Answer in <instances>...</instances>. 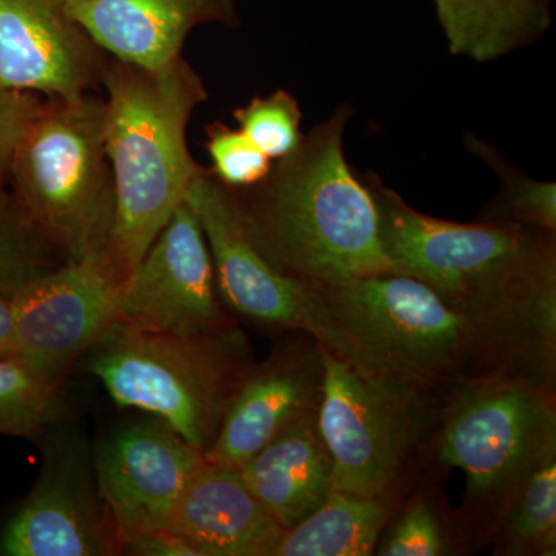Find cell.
Instances as JSON below:
<instances>
[{"instance_id": "277c9868", "label": "cell", "mask_w": 556, "mask_h": 556, "mask_svg": "<svg viewBox=\"0 0 556 556\" xmlns=\"http://www.w3.org/2000/svg\"><path fill=\"white\" fill-rule=\"evenodd\" d=\"M101 86L105 155L115 185L108 252L126 280L204 170L188 148V127L207 101V89L182 56L161 68L109 56Z\"/></svg>"}, {"instance_id": "5b68a950", "label": "cell", "mask_w": 556, "mask_h": 556, "mask_svg": "<svg viewBox=\"0 0 556 556\" xmlns=\"http://www.w3.org/2000/svg\"><path fill=\"white\" fill-rule=\"evenodd\" d=\"M424 452L466 473L467 525L492 536L527 479L556 460L554 388L510 371L459 380L438 394Z\"/></svg>"}, {"instance_id": "83f0119b", "label": "cell", "mask_w": 556, "mask_h": 556, "mask_svg": "<svg viewBox=\"0 0 556 556\" xmlns=\"http://www.w3.org/2000/svg\"><path fill=\"white\" fill-rule=\"evenodd\" d=\"M40 101L39 94L11 89L0 83V188L9 181L14 150Z\"/></svg>"}, {"instance_id": "9c48e42d", "label": "cell", "mask_w": 556, "mask_h": 556, "mask_svg": "<svg viewBox=\"0 0 556 556\" xmlns=\"http://www.w3.org/2000/svg\"><path fill=\"white\" fill-rule=\"evenodd\" d=\"M185 201L206 237L226 308L270 334L306 332L331 353L353 362L345 332L320 292L274 268L248 239L232 189L204 167Z\"/></svg>"}, {"instance_id": "603a6c76", "label": "cell", "mask_w": 556, "mask_h": 556, "mask_svg": "<svg viewBox=\"0 0 556 556\" xmlns=\"http://www.w3.org/2000/svg\"><path fill=\"white\" fill-rule=\"evenodd\" d=\"M495 555L556 554V460L538 468L493 530Z\"/></svg>"}, {"instance_id": "e0dca14e", "label": "cell", "mask_w": 556, "mask_h": 556, "mask_svg": "<svg viewBox=\"0 0 556 556\" xmlns=\"http://www.w3.org/2000/svg\"><path fill=\"white\" fill-rule=\"evenodd\" d=\"M169 529L200 556H274L285 533L248 489L239 467L206 457L179 497Z\"/></svg>"}, {"instance_id": "ba28073f", "label": "cell", "mask_w": 556, "mask_h": 556, "mask_svg": "<svg viewBox=\"0 0 556 556\" xmlns=\"http://www.w3.org/2000/svg\"><path fill=\"white\" fill-rule=\"evenodd\" d=\"M437 397L325 348L317 424L332 460V490L399 496L433 422Z\"/></svg>"}, {"instance_id": "d4e9b609", "label": "cell", "mask_w": 556, "mask_h": 556, "mask_svg": "<svg viewBox=\"0 0 556 556\" xmlns=\"http://www.w3.org/2000/svg\"><path fill=\"white\" fill-rule=\"evenodd\" d=\"M447 515L427 492L409 497L388 522L375 555L442 556L456 554Z\"/></svg>"}, {"instance_id": "8fae6325", "label": "cell", "mask_w": 556, "mask_h": 556, "mask_svg": "<svg viewBox=\"0 0 556 556\" xmlns=\"http://www.w3.org/2000/svg\"><path fill=\"white\" fill-rule=\"evenodd\" d=\"M43 463L31 492L0 532V556L118 555L115 527L79 438L46 434Z\"/></svg>"}, {"instance_id": "52a82bcc", "label": "cell", "mask_w": 556, "mask_h": 556, "mask_svg": "<svg viewBox=\"0 0 556 556\" xmlns=\"http://www.w3.org/2000/svg\"><path fill=\"white\" fill-rule=\"evenodd\" d=\"M11 192L65 262L109 251L115 185L104 100L43 98L11 159Z\"/></svg>"}, {"instance_id": "3957f363", "label": "cell", "mask_w": 556, "mask_h": 556, "mask_svg": "<svg viewBox=\"0 0 556 556\" xmlns=\"http://www.w3.org/2000/svg\"><path fill=\"white\" fill-rule=\"evenodd\" d=\"M316 289L361 367L434 397L459 380L495 371L543 383L511 332L415 277L383 273Z\"/></svg>"}, {"instance_id": "484cf974", "label": "cell", "mask_w": 556, "mask_h": 556, "mask_svg": "<svg viewBox=\"0 0 556 556\" xmlns=\"http://www.w3.org/2000/svg\"><path fill=\"white\" fill-rule=\"evenodd\" d=\"M232 115L239 129L273 161L291 155L305 138L302 108L298 98L285 89L254 97Z\"/></svg>"}, {"instance_id": "2e32d148", "label": "cell", "mask_w": 556, "mask_h": 556, "mask_svg": "<svg viewBox=\"0 0 556 556\" xmlns=\"http://www.w3.org/2000/svg\"><path fill=\"white\" fill-rule=\"evenodd\" d=\"M68 13L113 60L161 68L200 25L240 27L236 0H68Z\"/></svg>"}, {"instance_id": "f1b7e54d", "label": "cell", "mask_w": 556, "mask_h": 556, "mask_svg": "<svg viewBox=\"0 0 556 556\" xmlns=\"http://www.w3.org/2000/svg\"><path fill=\"white\" fill-rule=\"evenodd\" d=\"M118 555L137 556H200L186 538L170 529L137 533L121 541Z\"/></svg>"}, {"instance_id": "7c38bea8", "label": "cell", "mask_w": 556, "mask_h": 556, "mask_svg": "<svg viewBox=\"0 0 556 556\" xmlns=\"http://www.w3.org/2000/svg\"><path fill=\"white\" fill-rule=\"evenodd\" d=\"M118 321L169 334L236 324L219 299L206 237L186 201L124 280Z\"/></svg>"}, {"instance_id": "5bb4252c", "label": "cell", "mask_w": 556, "mask_h": 556, "mask_svg": "<svg viewBox=\"0 0 556 556\" xmlns=\"http://www.w3.org/2000/svg\"><path fill=\"white\" fill-rule=\"evenodd\" d=\"M263 362H254L230 399L217 438L204 457L240 467L309 417L324 397L325 346L306 332L281 336Z\"/></svg>"}, {"instance_id": "4316f807", "label": "cell", "mask_w": 556, "mask_h": 556, "mask_svg": "<svg viewBox=\"0 0 556 556\" xmlns=\"http://www.w3.org/2000/svg\"><path fill=\"white\" fill-rule=\"evenodd\" d=\"M204 149L211 159V174L226 188L241 190L257 186L268 177L274 161L254 146L240 129L222 121L204 127Z\"/></svg>"}, {"instance_id": "9a60e30c", "label": "cell", "mask_w": 556, "mask_h": 556, "mask_svg": "<svg viewBox=\"0 0 556 556\" xmlns=\"http://www.w3.org/2000/svg\"><path fill=\"white\" fill-rule=\"evenodd\" d=\"M109 56L70 16L68 0H0V83L73 100L100 86Z\"/></svg>"}, {"instance_id": "ffe728a7", "label": "cell", "mask_w": 556, "mask_h": 556, "mask_svg": "<svg viewBox=\"0 0 556 556\" xmlns=\"http://www.w3.org/2000/svg\"><path fill=\"white\" fill-rule=\"evenodd\" d=\"M397 501L399 496H361L332 490L309 517L285 530L274 556L375 555Z\"/></svg>"}, {"instance_id": "6da1fadb", "label": "cell", "mask_w": 556, "mask_h": 556, "mask_svg": "<svg viewBox=\"0 0 556 556\" xmlns=\"http://www.w3.org/2000/svg\"><path fill=\"white\" fill-rule=\"evenodd\" d=\"M380 240L394 273L496 321L519 340L538 371L555 376L556 243L551 230L511 223H456L422 214L375 174Z\"/></svg>"}, {"instance_id": "cb8c5ba5", "label": "cell", "mask_w": 556, "mask_h": 556, "mask_svg": "<svg viewBox=\"0 0 556 556\" xmlns=\"http://www.w3.org/2000/svg\"><path fill=\"white\" fill-rule=\"evenodd\" d=\"M64 263L16 195L0 188V298L13 300Z\"/></svg>"}, {"instance_id": "8992f818", "label": "cell", "mask_w": 556, "mask_h": 556, "mask_svg": "<svg viewBox=\"0 0 556 556\" xmlns=\"http://www.w3.org/2000/svg\"><path fill=\"white\" fill-rule=\"evenodd\" d=\"M254 362L237 321L203 334L144 331L116 321L78 365L100 380L118 407L163 420L204 455Z\"/></svg>"}, {"instance_id": "d6986e66", "label": "cell", "mask_w": 556, "mask_h": 556, "mask_svg": "<svg viewBox=\"0 0 556 556\" xmlns=\"http://www.w3.org/2000/svg\"><path fill=\"white\" fill-rule=\"evenodd\" d=\"M448 50L492 62L536 43L551 27L552 0H433Z\"/></svg>"}, {"instance_id": "4fadbf2b", "label": "cell", "mask_w": 556, "mask_h": 556, "mask_svg": "<svg viewBox=\"0 0 556 556\" xmlns=\"http://www.w3.org/2000/svg\"><path fill=\"white\" fill-rule=\"evenodd\" d=\"M204 455L163 420H138L113 431L93 453L98 490L116 541L169 529L179 497Z\"/></svg>"}, {"instance_id": "7402d4cb", "label": "cell", "mask_w": 556, "mask_h": 556, "mask_svg": "<svg viewBox=\"0 0 556 556\" xmlns=\"http://www.w3.org/2000/svg\"><path fill=\"white\" fill-rule=\"evenodd\" d=\"M467 152L482 161L500 181L495 199L485 204L479 222L511 223L556 232V185L527 177L484 139L467 131Z\"/></svg>"}, {"instance_id": "30bf717a", "label": "cell", "mask_w": 556, "mask_h": 556, "mask_svg": "<svg viewBox=\"0 0 556 556\" xmlns=\"http://www.w3.org/2000/svg\"><path fill=\"white\" fill-rule=\"evenodd\" d=\"M123 283L109 252L64 263L11 300L10 354L65 382L80 357L118 321Z\"/></svg>"}, {"instance_id": "f546056e", "label": "cell", "mask_w": 556, "mask_h": 556, "mask_svg": "<svg viewBox=\"0 0 556 556\" xmlns=\"http://www.w3.org/2000/svg\"><path fill=\"white\" fill-rule=\"evenodd\" d=\"M13 339V306L11 300L0 298V354H10Z\"/></svg>"}, {"instance_id": "7a4b0ae2", "label": "cell", "mask_w": 556, "mask_h": 556, "mask_svg": "<svg viewBox=\"0 0 556 556\" xmlns=\"http://www.w3.org/2000/svg\"><path fill=\"white\" fill-rule=\"evenodd\" d=\"M353 113L339 105L291 155L274 161L262 182L232 189L254 248L285 276L314 288L394 273L371 190L343 149Z\"/></svg>"}, {"instance_id": "ac0fdd59", "label": "cell", "mask_w": 556, "mask_h": 556, "mask_svg": "<svg viewBox=\"0 0 556 556\" xmlns=\"http://www.w3.org/2000/svg\"><path fill=\"white\" fill-rule=\"evenodd\" d=\"M241 478L285 530L317 510L332 492V460L309 417L239 467Z\"/></svg>"}, {"instance_id": "44dd1931", "label": "cell", "mask_w": 556, "mask_h": 556, "mask_svg": "<svg viewBox=\"0 0 556 556\" xmlns=\"http://www.w3.org/2000/svg\"><path fill=\"white\" fill-rule=\"evenodd\" d=\"M64 383L14 354H0V437L42 439L68 416Z\"/></svg>"}]
</instances>
